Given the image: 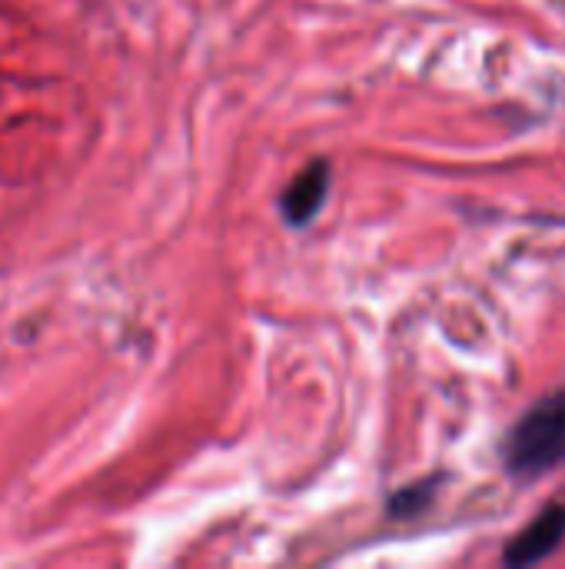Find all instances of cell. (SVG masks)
Returning <instances> with one entry per match:
<instances>
[{
    "mask_svg": "<svg viewBox=\"0 0 565 569\" xmlns=\"http://www.w3.org/2000/svg\"><path fill=\"white\" fill-rule=\"evenodd\" d=\"M330 193V163L326 160H313L296 180H290V187L280 197V213L290 227H306L326 203Z\"/></svg>",
    "mask_w": 565,
    "mask_h": 569,
    "instance_id": "3",
    "label": "cell"
},
{
    "mask_svg": "<svg viewBox=\"0 0 565 569\" xmlns=\"http://www.w3.org/2000/svg\"><path fill=\"white\" fill-rule=\"evenodd\" d=\"M565 543V503L563 500H549L539 507V513L509 537V543L503 547V567L509 569H533L546 563L549 557H556Z\"/></svg>",
    "mask_w": 565,
    "mask_h": 569,
    "instance_id": "2",
    "label": "cell"
},
{
    "mask_svg": "<svg viewBox=\"0 0 565 569\" xmlns=\"http://www.w3.org/2000/svg\"><path fill=\"white\" fill-rule=\"evenodd\" d=\"M446 483V473H430L403 490H396L390 500H386V517L390 520H420L423 513L433 510L436 497H440V487Z\"/></svg>",
    "mask_w": 565,
    "mask_h": 569,
    "instance_id": "4",
    "label": "cell"
},
{
    "mask_svg": "<svg viewBox=\"0 0 565 569\" xmlns=\"http://www.w3.org/2000/svg\"><path fill=\"white\" fill-rule=\"evenodd\" d=\"M503 470L513 483L526 487L565 463V387L529 403L500 443Z\"/></svg>",
    "mask_w": 565,
    "mask_h": 569,
    "instance_id": "1",
    "label": "cell"
}]
</instances>
